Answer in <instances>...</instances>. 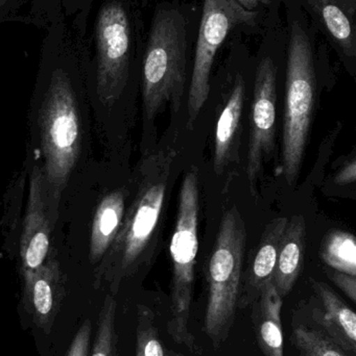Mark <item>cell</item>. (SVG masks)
Segmentation results:
<instances>
[{
  "mask_svg": "<svg viewBox=\"0 0 356 356\" xmlns=\"http://www.w3.org/2000/svg\"><path fill=\"white\" fill-rule=\"evenodd\" d=\"M176 158L177 150L173 145L162 146L142 165L137 195L123 220L105 268L107 280L112 282L113 292L148 261Z\"/></svg>",
  "mask_w": 356,
  "mask_h": 356,
  "instance_id": "cell-1",
  "label": "cell"
},
{
  "mask_svg": "<svg viewBox=\"0 0 356 356\" xmlns=\"http://www.w3.org/2000/svg\"><path fill=\"white\" fill-rule=\"evenodd\" d=\"M186 81V31L182 15L173 8L155 15L142 70V97L146 120L171 104L179 111Z\"/></svg>",
  "mask_w": 356,
  "mask_h": 356,
  "instance_id": "cell-2",
  "label": "cell"
},
{
  "mask_svg": "<svg viewBox=\"0 0 356 356\" xmlns=\"http://www.w3.org/2000/svg\"><path fill=\"white\" fill-rule=\"evenodd\" d=\"M245 245L244 220L238 209L232 207L222 218L207 270L208 301L204 332L215 349L227 340L234 324L244 271Z\"/></svg>",
  "mask_w": 356,
  "mask_h": 356,
  "instance_id": "cell-3",
  "label": "cell"
},
{
  "mask_svg": "<svg viewBox=\"0 0 356 356\" xmlns=\"http://www.w3.org/2000/svg\"><path fill=\"white\" fill-rule=\"evenodd\" d=\"M199 178L188 172L180 190L177 220L171 236V251L173 280L171 289V319L167 332L178 344L201 355V347L190 332L189 317L194 296V269L199 250Z\"/></svg>",
  "mask_w": 356,
  "mask_h": 356,
  "instance_id": "cell-4",
  "label": "cell"
},
{
  "mask_svg": "<svg viewBox=\"0 0 356 356\" xmlns=\"http://www.w3.org/2000/svg\"><path fill=\"white\" fill-rule=\"evenodd\" d=\"M313 47L300 23L291 29L286 68V108L282 139V172L290 186L300 173L316 102Z\"/></svg>",
  "mask_w": 356,
  "mask_h": 356,
  "instance_id": "cell-5",
  "label": "cell"
},
{
  "mask_svg": "<svg viewBox=\"0 0 356 356\" xmlns=\"http://www.w3.org/2000/svg\"><path fill=\"white\" fill-rule=\"evenodd\" d=\"M39 129L46 188L58 195L77 164L81 146L77 100L70 79L62 70L52 73L39 111Z\"/></svg>",
  "mask_w": 356,
  "mask_h": 356,
  "instance_id": "cell-6",
  "label": "cell"
},
{
  "mask_svg": "<svg viewBox=\"0 0 356 356\" xmlns=\"http://www.w3.org/2000/svg\"><path fill=\"white\" fill-rule=\"evenodd\" d=\"M256 17V12L245 10L235 0H204L188 95V124L208 99L211 68L228 33L238 25L254 24Z\"/></svg>",
  "mask_w": 356,
  "mask_h": 356,
  "instance_id": "cell-7",
  "label": "cell"
},
{
  "mask_svg": "<svg viewBox=\"0 0 356 356\" xmlns=\"http://www.w3.org/2000/svg\"><path fill=\"white\" fill-rule=\"evenodd\" d=\"M130 24L127 10L118 0L106 2L96 19V85L98 97L107 106L114 104L121 97L129 79Z\"/></svg>",
  "mask_w": 356,
  "mask_h": 356,
  "instance_id": "cell-8",
  "label": "cell"
},
{
  "mask_svg": "<svg viewBox=\"0 0 356 356\" xmlns=\"http://www.w3.org/2000/svg\"><path fill=\"white\" fill-rule=\"evenodd\" d=\"M277 68L269 56L257 67L253 92L250 142L247 156V177L254 188L263 162L275 148Z\"/></svg>",
  "mask_w": 356,
  "mask_h": 356,
  "instance_id": "cell-9",
  "label": "cell"
},
{
  "mask_svg": "<svg viewBox=\"0 0 356 356\" xmlns=\"http://www.w3.org/2000/svg\"><path fill=\"white\" fill-rule=\"evenodd\" d=\"M46 191L43 170L35 167L29 181V199L21 234L23 278L29 277L42 267L49 252L50 225L46 207Z\"/></svg>",
  "mask_w": 356,
  "mask_h": 356,
  "instance_id": "cell-10",
  "label": "cell"
},
{
  "mask_svg": "<svg viewBox=\"0 0 356 356\" xmlns=\"http://www.w3.org/2000/svg\"><path fill=\"white\" fill-rule=\"evenodd\" d=\"M23 280L25 311L38 328L49 334L65 295L60 266L49 259L35 273Z\"/></svg>",
  "mask_w": 356,
  "mask_h": 356,
  "instance_id": "cell-11",
  "label": "cell"
},
{
  "mask_svg": "<svg viewBox=\"0 0 356 356\" xmlns=\"http://www.w3.org/2000/svg\"><path fill=\"white\" fill-rule=\"evenodd\" d=\"M288 218L272 220L263 230L261 242L253 253L248 268L242 274L238 307H251L268 282L273 280L278 253Z\"/></svg>",
  "mask_w": 356,
  "mask_h": 356,
  "instance_id": "cell-12",
  "label": "cell"
},
{
  "mask_svg": "<svg viewBox=\"0 0 356 356\" xmlns=\"http://www.w3.org/2000/svg\"><path fill=\"white\" fill-rule=\"evenodd\" d=\"M307 248V222L300 215L286 222L274 272L273 282L281 298L292 292L302 271Z\"/></svg>",
  "mask_w": 356,
  "mask_h": 356,
  "instance_id": "cell-13",
  "label": "cell"
},
{
  "mask_svg": "<svg viewBox=\"0 0 356 356\" xmlns=\"http://www.w3.org/2000/svg\"><path fill=\"white\" fill-rule=\"evenodd\" d=\"M323 303L324 313L316 311L314 318L324 332L350 356L356 355V315L327 284L313 282Z\"/></svg>",
  "mask_w": 356,
  "mask_h": 356,
  "instance_id": "cell-14",
  "label": "cell"
},
{
  "mask_svg": "<svg viewBox=\"0 0 356 356\" xmlns=\"http://www.w3.org/2000/svg\"><path fill=\"white\" fill-rule=\"evenodd\" d=\"M282 303L284 298L278 294L273 282H270L251 305L257 344L265 356H284Z\"/></svg>",
  "mask_w": 356,
  "mask_h": 356,
  "instance_id": "cell-15",
  "label": "cell"
},
{
  "mask_svg": "<svg viewBox=\"0 0 356 356\" xmlns=\"http://www.w3.org/2000/svg\"><path fill=\"white\" fill-rule=\"evenodd\" d=\"M125 196L117 190L107 195L96 209L90 238V261L98 263L112 246L123 224Z\"/></svg>",
  "mask_w": 356,
  "mask_h": 356,
  "instance_id": "cell-16",
  "label": "cell"
},
{
  "mask_svg": "<svg viewBox=\"0 0 356 356\" xmlns=\"http://www.w3.org/2000/svg\"><path fill=\"white\" fill-rule=\"evenodd\" d=\"M309 6L321 19L332 39L343 52L355 58L356 51L355 2L347 0H309Z\"/></svg>",
  "mask_w": 356,
  "mask_h": 356,
  "instance_id": "cell-17",
  "label": "cell"
},
{
  "mask_svg": "<svg viewBox=\"0 0 356 356\" xmlns=\"http://www.w3.org/2000/svg\"><path fill=\"white\" fill-rule=\"evenodd\" d=\"M244 98V79L238 75L227 104L224 106L217 121L215 139V165L217 170L225 168L229 160L234 138L242 119Z\"/></svg>",
  "mask_w": 356,
  "mask_h": 356,
  "instance_id": "cell-18",
  "label": "cell"
},
{
  "mask_svg": "<svg viewBox=\"0 0 356 356\" xmlns=\"http://www.w3.org/2000/svg\"><path fill=\"white\" fill-rule=\"evenodd\" d=\"M320 255L330 269L356 276V242L350 232L334 230L326 234Z\"/></svg>",
  "mask_w": 356,
  "mask_h": 356,
  "instance_id": "cell-19",
  "label": "cell"
},
{
  "mask_svg": "<svg viewBox=\"0 0 356 356\" xmlns=\"http://www.w3.org/2000/svg\"><path fill=\"white\" fill-rule=\"evenodd\" d=\"M116 307V301L108 295L98 315V330L91 356L117 355V334L115 330Z\"/></svg>",
  "mask_w": 356,
  "mask_h": 356,
  "instance_id": "cell-20",
  "label": "cell"
},
{
  "mask_svg": "<svg viewBox=\"0 0 356 356\" xmlns=\"http://www.w3.org/2000/svg\"><path fill=\"white\" fill-rule=\"evenodd\" d=\"M136 356H165L155 314L146 305H138Z\"/></svg>",
  "mask_w": 356,
  "mask_h": 356,
  "instance_id": "cell-21",
  "label": "cell"
},
{
  "mask_svg": "<svg viewBox=\"0 0 356 356\" xmlns=\"http://www.w3.org/2000/svg\"><path fill=\"white\" fill-rule=\"evenodd\" d=\"M294 342L300 356H350L325 332L318 330L295 328Z\"/></svg>",
  "mask_w": 356,
  "mask_h": 356,
  "instance_id": "cell-22",
  "label": "cell"
},
{
  "mask_svg": "<svg viewBox=\"0 0 356 356\" xmlns=\"http://www.w3.org/2000/svg\"><path fill=\"white\" fill-rule=\"evenodd\" d=\"M91 332V321L86 320L75 334L65 356H89Z\"/></svg>",
  "mask_w": 356,
  "mask_h": 356,
  "instance_id": "cell-23",
  "label": "cell"
},
{
  "mask_svg": "<svg viewBox=\"0 0 356 356\" xmlns=\"http://www.w3.org/2000/svg\"><path fill=\"white\" fill-rule=\"evenodd\" d=\"M330 280L350 299L353 302H356V278L350 274L343 272L330 270L326 272Z\"/></svg>",
  "mask_w": 356,
  "mask_h": 356,
  "instance_id": "cell-24",
  "label": "cell"
},
{
  "mask_svg": "<svg viewBox=\"0 0 356 356\" xmlns=\"http://www.w3.org/2000/svg\"><path fill=\"white\" fill-rule=\"evenodd\" d=\"M356 179V162L355 159H353L350 162L347 163L341 170L336 173L334 177V181L340 186H347V184H353Z\"/></svg>",
  "mask_w": 356,
  "mask_h": 356,
  "instance_id": "cell-25",
  "label": "cell"
},
{
  "mask_svg": "<svg viewBox=\"0 0 356 356\" xmlns=\"http://www.w3.org/2000/svg\"><path fill=\"white\" fill-rule=\"evenodd\" d=\"M240 6L247 10H251V12H255L257 8L261 6H265L269 4L271 0H235Z\"/></svg>",
  "mask_w": 356,
  "mask_h": 356,
  "instance_id": "cell-26",
  "label": "cell"
},
{
  "mask_svg": "<svg viewBox=\"0 0 356 356\" xmlns=\"http://www.w3.org/2000/svg\"><path fill=\"white\" fill-rule=\"evenodd\" d=\"M165 356H184L173 350H165Z\"/></svg>",
  "mask_w": 356,
  "mask_h": 356,
  "instance_id": "cell-27",
  "label": "cell"
},
{
  "mask_svg": "<svg viewBox=\"0 0 356 356\" xmlns=\"http://www.w3.org/2000/svg\"><path fill=\"white\" fill-rule=\"evenodd\" d=\"M8 1V0H0V8H2Z\"/></svg>",
  "mask_w": 356,
  "mask_h": 356,
  "instance_id": "cell-28",
  "label": "cell"
}]
</instances>
